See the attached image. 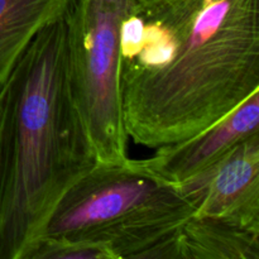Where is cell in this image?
Listing matches in <instances>:
<instances>
[{"instance_id": "1", "label": "cell", "mask_w": 259, "mask_h": 259, "mask_svg": "<svg viewBox=\"0 0 259 259\" xmlns=\"http://www.w3.org/2000/svg\"><path fill=\"white\" fill-rule=\"evenodd\" d=\"M119 80L134 143L196 136L259 90V0L133 2L120 25Z\"/></svg>"}, {"instance_id": "2", "label": "cell", "mask_w": 259, "mask_h": 259, "mask_svg": "<svg viewBox=\"0 0 259 259\" xmlns=\"http://www.w3.org/2000/svg\"><path fill=\"white\" fill-rule=\"evenodd\" d=\"M95 163L71 93L63 13L34 35L0 90V259H23Z\"/></svg>"}, {"instance_id": "3", "label": "cell", "mask_w": 259, "mask_h": 259, "mask_svg": "<svg viewBox=\"0 0 259 259\" xmlns=\"http://www.w3.org/2000/svg\"><path fill=\"white\" fill-rule=\"evenodd\" d=\"M192 214L179 186L142 159L96 161L61 197L37 239L98 243L114 259H177V232Z\"/></svg>"}, {"instance_id": "4", "label": "cell", "mask_w": 259, "mask_h": 259, "mask_svg": "<svg viewBox=\"0 0 259 259\" xmlns=\"http://www.w3.org/2000/svg\"><path fill=\"white\" fill-rule=\"evenodd\" d=\"M133 0H71L65 12L71 93L96 161L128 158L120 98V25Z\"/></svg>"}, {"instance_id": "5", "label": "cell", "mask_w": 259, "mask_h": 259, "mask_svg": "<svg viewBox=\"0 0 259 259\" xmlns=\"http://www.w3.org/2000/svg\"><path fill=\"white\" fill-rule=\"evenodd\" d=\"M179 189L194 214L259 232V133L243 139Z\"/></svg>"}, {"instance_id": "6", "label": "cell", "mask_w": 259, "mask_h": 259, "mask_svg": "<svg viewBox=\"0 0 259 259\" xmlns=\"http://www.w3.org/2000/svg\"><path fill=\"white\" fill-rule=\"evenodd\" d=\"M258 133L259 90L211 126L189 139L158 147L153 156L142 161L157 177L179 186L222 158L243 139Z\"/></svg>"}, {"instance_id": "7", "label": "cell", "mask_w": 259, "mask_h": 259, "mask_svg": "<svg viewBox=\"0 0 259 259\" xmlns=\"http://www.w3.org/2000/svg\"><path fill=\"white\" fill-rule=\"evenodd\" d=\"M179 259H259V232L192 214L177 233Z\"/></svg>"}, {"instance_id": "8", "label": "cell", "mask_w": 259, "mask_h": 259, "mask_svg": "<svg viewBox=\"0 0 259 259\" xmlns=\"http://www.w3.org/2000/svg\"><path fill=\"white\" fill-rule=\"evenodd\" d=\"M71 0H0V90L34 35Z\"/></svg>"}, {"instance_id": "9", "label": "cell", "mask_w": 259, "mask_h": 259, "mask_svg": "<svg viewBox=\"0 0 259 259\" xmlns=\"http://www.w3.org/2000/svg\"><path fill=\"white\" fill-rule=\"evenodd\" d=\"M23 259H114L103 244L68 240L37 239Z\"/></svg>"}, {"instance_id": "10", "label": "cell", "mask_w": 259, "mask_h": 259, "mask_svg": "<svg viewBox=\"0 0 259 259\" xmlns=\"http://www.w3.org/2000/svg\"><path fill=\"white\" fill-rule=\"evenodd\" d=\"M136 4H141V5H148V4H157V3H163V2H168V0H133Z\"/></svg>"}]
</instances>
